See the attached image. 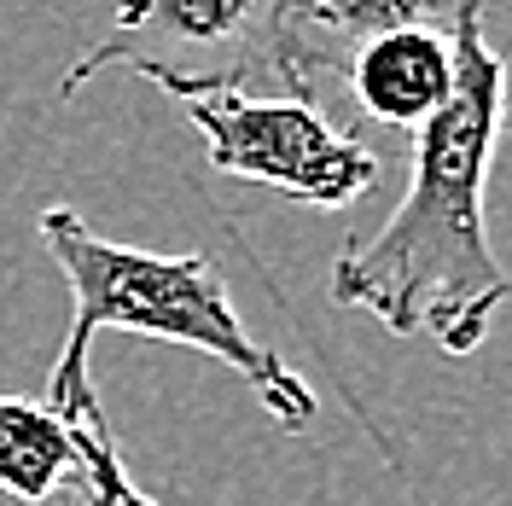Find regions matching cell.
Instances as JSON below:
<instances>
[{"label": "cell", "instance_id": "7", "mask_svg": "<svg viewBox=\"0 0 512 506\" xmlns=\"http://www.w3.org/2000/svg\"><path fill=\"white\" fill-rule=\"evenodd\" d=\"M454 0H309V35L326 53V64H344L384 30H408V24H448Z\"/></svg>", "mask_w": 512, "mask_h": 506}, {"label": "cell", "instance_id": "4", "mask_svg": "<svg viewBox=\"0 0 512 506\" xmlns=\"http://www.w3.org/2000/svg\"><path fill=\"white\" fill-rule=\"evenodd\" d=\"M169 99L204 134L216 175L274 187L297 204H315V210H344L379 181V158L361 140H350L344 128H332L297 94L181 88Z\"/></svg>", "mask_w": 512, "mask_h": 506}, {"label": "cell", "instance_id": "8", "mask_svg": "<svg viewBox=\"0 0 512 506\" xmlns=\"http://www.w3.org/2000/svg\"><path fill=\"white\" fill-rule=\"evenodd\" d=\"M64 425H70V437H76V483L70 489H82V506H158L123 466V448L111 437V425H105V408L94 402H82L76 413H64Z\"/></svg>", "mask_w": 512, "mask_h": 506}, {"label": "cell", "instance_id": "6", "mask_svg": "<svg viewBox=\"0 0 512 506\" xmlns=\"http://www.w3.org/2000/svg\"><path fill=\"white\" fill-rule=\"evenodd\" d=\"M76 483V437L47 402L0 396V495L53 501Z\"/></svg>", "mask_w": 512, "mask_h": 506}, {"label": "cell", "instance_id": "3", "mask_svg": "<svg viewBox=\"0 0 512 506\" xmlns=\"http://www.w3.org/2000/svg\"><path fill=\"white\" fill-rule=\"evenodd\" d=\"M111 64L140 70L163 94L256 88L309 99L326 53L309 35V0H117L111 30L64 70L59 99H76Z\"/></svg>", "mask_w": 512, "mask_h": 506}, {"label": "cell", "instance_id": "5", "mask_svg": "<svg viewBox=\"0 0 512 506\" xmlns=\"http://www.w3.org/2000/svg\"><path fill=\"white\" fill-rule=\"evenodd\" d=\"M355 105L390 128H419L454 82V41L437 24H408L361 41L344 59Z\"/></svg>", "mask_w": 512, "mask_h": 506}, {"label": "cell", "instance_id": "1", "mask_svg": "<svg viewBox=\"0 0 512 506\" xmlns=\"http://www.w3.org/2000/svg\"><path fill=\"white\" fill-rule=\"evenodd\" d=\"M454 82L443 105L414 128L408 192L390 222L350 239L332 262V303L373 315L396 338H431L472 355L512 297L489 245V169L507 128V59L483 35V0L448 6Z\"/></svg>", "mask_w": 512, "mask_h": 506}, {"label": "cell", "instance_id": "2", "mask_svg": "<svg viewBox=\"0 0 512 506\" xmlns=\"http://www.w3.org/2000/svg\"><path fill=\"white\" fill-rule=\"evenodd\" d=\"M35 227H41L53 268L70 285V326H64L59 361L47 373V408L59 419L94 402V373H88L94 332H134V338L181 344L222 361L227 373H239L256 390V402L268 408L280 431L315 425V384L297 367H286L280 349H268L239 320L222 268L210 256H163L99 239L70 204H47Z\"/></svg>", "mask_w": 512, "mask_h": 506}]
</instances>
